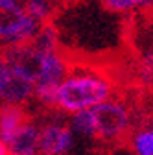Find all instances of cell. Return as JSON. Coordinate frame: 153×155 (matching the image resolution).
<instances>
[{"label":"cell","instance_id":"6da1fadb","mask_svg":"<svg viewBox=\"0 0 153 155\" xmlns=\"http://www.w3.org/2000/svg\"><path fill=\"white\" fill-rule=\"evenodd\" d=\"M111 94V83L102 78L80 76L63 81L59 87L57 105L67 111H83L89 105H102Z\"/></svg>","mask_w":153,"mask_h":155},{"label":"cell","instance_id":"7a4b0ae2","mask_svg":"<svg viewBox=\"0 0 153 155\" xmlns=\"http://www.w3.org/2000/svg\"><path fill=\"white\" fill-rule=\"evenodd\" d=\"M0 54L4 55L9 68L30 83H39L46 74L48 55L37 52L31 46H4L0 48Z\"/></svg>","mask_w":153,"mask_h":155},{"label":"cell","instance_id":"3957f363","mask_svg":"<svg viewBox=\"0 0 153 155\" xmlns=\"http://www.w3.org/2000/svg\"><path fill=\"white\" fill-rule=\"evenodd\" d=\"M96 133L102 139H114L129 133V111L120 104H102L92 109Z\"/></svg>","mask_w":153,"mask_h":155},{"label":"cell","instance_id":"277c9868","mask_svg":"<svg viewBox=\"0 0 153 155\" xmlns=\"http://www.w3.org/2000/svg\"><path fill=\"white\" fill-rule=\"evenodd\" d=\"M26 124H30V114L24 109L9 104L0 107V139L6 144H9Z\"/></svg>","mask_w":153,"mask_h":155},{"label":"cell","instance_id":"5b68a950","mask_svg":"<svg viewBox=\"0 0 153 155\" xmlns=\"http://www.w3.org/2000/svg\"><path fill=\"white\" fill-rule=\"evenodd\" d=\"M72 146V135L63 126H46L41 133L39 150L43 155H61Z\"/></svg>","mask_w":153,"mask_h":155},{"label":"cell","instance_id":"8992f818","mask_svg":"<svg viewBox=\"0 0 153 155\" xmlns=\"http://www.w3.org/2000/svg\"><path fill=\"white\" fill-rule=\"evenodd\" d=\"M26 11L13 0H0V37H13L21 30Z\"/></svg>","mask_w":153,"mask_h":155},{"label":"cell","instance_id":"52a82bcc","mask_svg":"<svg viewBox=\"0 0 153 155\" xmlns=\"http://www.w3.org/2000/svg\"><path fill=\"white\" fill-rule=\"evenodd\" d=\"M39 142H41V135L37 131V127L33 124H26L15 135V139L8 144V148L11 155H35Z\"/></svg>","mask_w":153,"mask_h":155},{"label":"cell","instance_id":"ba28073f","mask_svg":"<svg viewBox=\"0 0 153 155\" xmlns=\"http://www.w3.org/2000/svg\"><path fill=\"white\" fill-rule=\"evenodd\" d=\"M31 92H33V85L28 80L21 78L17 72L11 70L9 80H8L4 91L0 92V98H4L9 105H17V104L26 102V98H28Z\"/></svg>","mask_w":153,"mask_h":155},{"label":"cell","instance_id":"9c48e42d","mask_svg":"<svg viewBox=\"0 0 153 155\" xmlns=\"http://www.w3.org/2000/svg\"><path fill=\"white\" fill-rule=\"evenodd\" d=\"M59 87H61V83L39 81V83H37V87H35V96H37V98H39L44 105H54V104H57Z\"/></svg>","mask_w":153,"mask_h":155},{"label":"cell","instance_id":"30bf717a","mask_svg":"<svg viewBox=\"0 0 153 155\" xmlns=\"http://www.w3.org/2000/svg\"><path fill=\"white\" fill-rule=\"evenodd\" d=\"M74 129H78V131L83 133V135H92V133H96V122H94L92 111L83 109V111H78V113H76V116H74Z\"/></svg>","mask_w":153,"mask_h":155},{"label":"cell","instance_id":"8fae6325","mask_svg":"<svg viewBox=\"0 0 153 155\" xmlns=\"http://www.w3.org/2000/svg\"><path fill=\"white\" fill-rule=\"evenodd\" d=\"M24 8H26V13L31 15L33 18H37L41 24L52 21V15H54V13L50 11V4H46V2H41V0H33V2H26Z\"/></svg>","mask_w":153,"mask_h":155},{"label":"cell","instance_id":"7c38bea8","mask_svg":"<svg viewBox=\"0 0 153 155\" xmlns=\"http://www.w3.org/2000/svg\"><path fill=\"white\" fill-rule=\"evenodd\" d=\"M138 155H153V129H146L135 137Z\"/></svg>","mask_w":153,"mask_h":155},{"label":"cell","instance_id":"4fadbf2b","mask_svg":"<svg viewBox=\"0 0 153 155\" xmlns=\"http://www.w3.org/2000/svg\"><path fill=\"white\" fill-rule=\"evenodd\" d=\"M146 2L142 0H107V2H102V8H105L107 11H124L129 8H140Z\"/></svg>","mask_w":153,"mask_h":155},{"label":"cell","instance_id":"5bb4252c","mask_svg":"<svg viewBox=\"0 0 153 155\" xmlns=\"http://www.w3.org/2000/svg\"><path fill=\"white\" fill-rule=\"evenodd\" d=\"M9 74H11V68L8 65V61L4 59V55L0 54V92L4 91V87H6V83L9 80Z\"/></svg>","mask_w":153,"mask_h":155},{"label":"cell","instance_id":"9a60e30c","mask_svg":"<svg viewBox=\"0 0 153 155\" xmlns=\"http://www.w3.org/2000/svg\"><path fill=\"white\" fill-rule=\"evenodd\" d=\"M0 155H11V151H9V148L6 146V142L0 139Z\"/></svg>","mask_w":153,"mask_h":155},{"label":"cell","instance_id":"2e32d148","mask_svg":"<svg viewBox=\"0 0 153 155\" xmlns=\"http://www.w3.org/2000/svg\"><path fill=\"white\" fill-rule=\"evenodd\" d=\"M148 116H151V120H153V109H151V111L148 113Z\"/></svg>","mask_w":153,"mask_h":155}]
</instances>
